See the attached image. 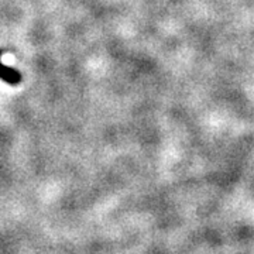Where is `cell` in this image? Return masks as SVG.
<instances>
[{"label": "cell", "mask_w": 254, "mask_h": 254, "mask_svg": "<svg viewBox=\"0 0 254 254\" xmlns=\"http://www.w3.org/2000/svg\"><path fill=\"white\" fill-rule=\"evenodd\" d=\"M1 54H3V50H0V58H1ZM0 79L11 86H17L18 83L23 81V75L16 68L1 64V60H0Z\"/></svg>", "instance_id": "cell-1"}]
</instances>
